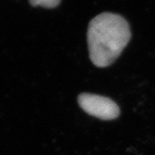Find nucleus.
<instances>
[{
	"mask_svg": "<svg viewBox=\"0 0 155 155\" xmlns=\"http://www.w3.org/2000/svg\"><path fill=\"white\" fill-rule=\"evenodd\" d=\"M131 37L130 26L121 15H98L89 23L87 32L91 61L98 68L109 66L119 57Z\"/></svg>",
	"mask_w": 155,
	"mask_h": 155,
	"instance_id": "obj_1",
	"label": "nucleus"
},
{
	"mask_svg": "<svg viewBox=\"0 0 155 155\" xmlns=\"http://www.w3.org/2000/svg\"><path fill=\"white\" fill-rule=\"evenodd\" d=\"M78 102L85 112L101 120L116 119L120 114L119 106L107 97L91 94H81L78 96Z\"/></svg>",
	"mask_w": 155,
	"mask_h": 155,
	"instance_id": "obj_2",
	"label": "nucleus"
},
{
	"mask_svg": "<svg viewBox=\"0 0 155 155\" xmlns=\"http://www.w3.org/2000/svg\"><path fill=\"white\" fill-rule=\"evenodd\" d=\"M31 5L34 7L40 6L45 8H54L61 2V0H30Z\"/></svg>",
	"mask_w": 155,
	"mask_h": 155,
	"instance_id": "obj_3",
	"label": "nucleus"
}]
</instances>
